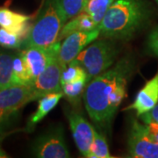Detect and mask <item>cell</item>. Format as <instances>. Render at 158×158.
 Returning <instances> with one entry per match:
<instances>
[{
    "instance_id": "obj_1",
    "label": "cell",
    "mask_w": 158,
    "mask_h": 158,
    "mask_svg": "<svg viewBox=\"0 0 158 158\" xmlns=\"http://www.w3.org/2000/svg\"><path fill=\"white\" fill-rule=\"evenodd\" d=\"M134 68L133 59L125 56L86 85L83 96L85 109L99 129H111L113 117L127 95Z\"/></svg>"
},
{
    "instance_id": "obj_2",
    "label": "cell",
    "mask_w": 158,
    "mask_h": 158,
    "mask_svg": "<svg viewBox=\"0 0 158 158\" xmlns=\"http://www.w3.org/2000/svg\"><path fill=\"white\" fill-rule=\"evenodd\" d=\"M148 18V11L142 0H114L98 26L99 36L115 40H129Z\"/></svg>"
},
{
    "instance_id": "obj_3",
    "label": "cell",
    "mask_w": 158,
    "mask_h": 158,
    "mask_svg": "<svg viewBox=\"0 0 158 158\" xmlns=\"http://www.w3.org/2000/svg\"><path fill=\"white\" fill-rule=\"evenodd\" d=\"M67 19L60 0H46L36 19L24 40L22 48L37 47L48 48L58 40Z\"/></svg>"
},
{
    "instance_id": "obj_4",
    "label": "cell",
    "mask_w": 158,
    "mask_h": 158,
    "mask_svg": "<svg viewBox=\"0 0 158 158\" xmlns=\"http://www.w3.org/2000/svg\"><path fill=\"white\" fill-rule=\"evenodd\" d=\"M118 52L115 40L102 38L92 41L79 54L76 60L87 73V84L113 66Z\"/></svg>"
},
{
    "instance_id": "obj_5",
    "label": "cell",
    "mask_w": 158,
    "mask_h": 158,
    "mask_svg": "<svg viewBox=\"0 0 158 158\" xmlns=\"http://www.w3.org/2000/svg\"><path fill=\"white\" fill-rule=\"evenodd\" d=\"M61 41H56V48L45 69L31 84L34 100H38L47 94L62 91L61 73L62 65L59 60Z\"/></svg>"
},
{
    "instance_id": "obj_6",
    "label": "cell",
    "mask_w": 158,
    "mask_h": 158,
    "mask_svg": "<svg viewBox=\"0 0 158 158\" xmlns=\"http://www.w3.org/2000/svg\"><path fill=\"white\" fill-rule=\"evenodd\" d=\"M32 101L31 85H14L0 90V130L20 108Z\"/></svg>"
},
{
    "instance_id": "obj_7",
    "label": "cell",
    "mask_w": 158,
    "mask_h": 158,
    "mask_svg": "<svg viewBox=\"0 0 158 158\" xmlns=\"http://www.w3.org/2000/svg\"><path fill=\"white\" fill-rule=\"evenodd\" d=\"M127 150L131 157L158 158V142L149 135L146 125L133 119L127 138Z\"/></svg>"
},
{
    "instance_id": "obj_8",
    "label": "cell",
    "mask_w": 158,
    "mask_h": 158,
    "mask_svg": "<svg viewBox=\"0 0 158 158\" xmlns=\"http://www.w3.org/2000/svg\"><path fill=\"white\" fill-rule=\"evenodd\" d=\"M33 154L39 158H68L70 156L61 126L54 127L39 136L33 145Z\"/></svg>"
},
{
    "instance_id": "obj_9",
    "label": "cell",
    "mask_w": 158,
    "mask_h": 158,
    "mask_svg": "<svg viewBox=\"0 0 158 158\" xmlns=\"http://www.w3.org/2000/svg\"><path fill=\"white\" fill-rule=\"evenodd\" d=\"M99 37L98 28L90 31H81L67 36L59 49V60L62 68L76 59L86 46Z\"/></svg>"
},
{
    "instance_id": "obj_10",
    "label": "cell",
    "mask_w": 158,
    "mask_h": 158,
    "mask_svg": "<svg viewBox=\"0 0 158 158\" xmlns=\"http://www.w3.org/2000/svg\"><path fill=\"white\" fill-rule=\"evenodd\" d=\"M66 116L68 118L74 141L79 152L82 156L89 158L95 128L89 123V121H87L80 113L76 111H67Z\"/></svg>"
},
{
    "instance_id": "obj_11",
    "label": "cell",
    "mask_w": 158,
    "mask_h": 158,
    "mask_svg": "<svg viewBox=\"0 0 158 158\" xmlns=\"http://www.w3.org/2000/svg\"><path fill=\"white\" fill-rule=\"evenodd\" d=\"M158 103V71L139 90L135 101L124 110H135L138 117L150 111Z\"/></svg>"
},
{
    "instance_id": "obj_12",
    "label": "cell",
    "mask_w": 158,
    "mask_h": 158,
    "mask_svg": "<svg viewBox=\"0 0 158 158\" xmlns=\"http://www.w3.org/2000/svg\"><path fill=\"white\" fill-rule=\"evenodd\" d=\"M56 43L48 48L29 47L21 50L22 56L27 63L33 78H36L47 67L56 48Z\"/></svg>"
},
{
    "instance_id": "obj_13",
    "label": "cell",
    "mask_w": 158,
    "mask_h": 158,
    "mask_svg": "<svg viewBox=\"0 0 158 158\" xmlns=\"http://www.w3.org/2000/svg\"><path fill=\"white\" fill-rule=\"evenodd\" d=\"M32 17L11 11L6 7H0V27L22 37H27L31 27Z\"/></svg>"
},
{
    "instance_id": "obj_14",
    "label": "cell",
    "mask_w": 158,
    "mask_h": 158,
    "mask_svg": "<svg viewBox=\"0 0 158 158\" xmlns=\"http://www.w3.org/2000/svg\"><path fill=\"white\" fill-rule=\"evenodd\" d=\"M62 97H63L62 91H59V92H53V93L47 94L38 99V106L34 114H32V116L29 118L27 127H26L27 131V132L33 131L35 125L40 122L56 106L58 102L60 101V99Z\"/></svg>"
},
{
    "instance_id": "obj_15",
    "label": "cell",
    "mask_w": 158,
    "mask_h": 158,
    "mask_svg": "<svg viewBox=\"0 0 158 158\" xmlns=\"http://www.w3.org/2000/svg\"><path fill=\"white\" fill-rule=\"evenodd\" d=\"M96 28H98V25L94 22L92 18L86 12L83 11L78 15L70 19L69 21L63 25L57 41H61L62 39H65L67 36L76 32L90 31Z\"/></svg>"
},
{
    "instance_id": "obj_16",
    "label": "cell",
    "mask_w": 158,
    "mask_h": 158,
    "mask_svg": "<svg viewBox=\"0 0 158 158\" xmlns=\"http://www.w3.org/2000/svg\"><path fill=\"white\" fill-rule=\"evenodd\" d=\"M14 55L0 49V90L16 85L12 70Z\"/></svg>"
},
{
    "instance_id": "obj_17",
    "label": "cell",
    "mask_w": 158,
    "mask_h": 158,
    "mask_svg": "<svg viewBox=\"0 0 158 158\" xmlns=\"http://www.w3.org/2000/svg\"><path fill=\"white\" fill-rule=\"evenodd\" d=\"M12 70L16 85H31L34 82V78L23 58L21 51L14 55Z\"/></svg>"
},
{
    "instance_id": "obj_18",
    "label": "cell",
    "mask_w": 158,
    "mask_h": 158,
    "mask_svg": "<svg viewBox=\"0 0 158 158\" xmlns=\"http://www.w3.org/2000/svg\"><path fill=\"white\" fill-rule=\"evenodd\" d=\"M81 80H87V73L77 61L74 59L72 62L62 68L61 73V85L68 83L78 82Z\"/></svg>"
},
{
    "instance_id": "obj_19",
    "label": "cell",
    "mask_w": 158,
    "mask_h": 158,
    "mask_svg": "<svg viewBox=\"0 0 158 158\" xmlns=\"http://www.w3.org/2000/svg\"><path fill=\"white\" fill-rule=\"evenodd\" d=\"M87 80H81L75 83H68L62 85L63 97L66 98L73 106H79L81 98L84 96Z\"/></svg>"
},
{
    "instance_id": "obj_20",
    "label": "cell",
    "mask_w": 158,
    "mask_h": 158,
    "mask_svg": "<svg viewBox=\"0 0 158 158\" xmlns=\"http://www.w3.org/2000/svg\"><path fill=\"white\" fill-rule=\"evenodd\" d=\"M114 0H88L84 11L98 26Z\"/></svg>"
},
{
    "instance_id": "obj_21",
    "label": "cell",
    "mask_w": 158,
    "mask_h": 158,
    "mask_svg": "<svg viewBox=\"0 0 158 158\" xmlns=\"http://www.w3.org/2000/svg\"><path fill=\"white\" fill-rule=\"evenodd\" d=\"M113 157L109 151L107 141L106 137L95 129L93 141L90 148L89 158H111Z\"/></svg>"
},
{
    "instance_id": "obj_22",
    "label": "cell",
    "mask_w": 158,
    "mask_h": 158,
    "mask_svg": "<svg viewBox=\"0 0 158 158\" xmlns=\"http://www.w3.org/2000/svg\"><path fill=\"white\" fill-rule=\"evenodd\" d=\"M24 39L19 35L9 32L8 30L0 28V47L7 49L22 48Z\"/></svg>"
},
{
    "instance_id": "obj_23",
    "label": "cell",
    "mask_w": 158,
    "mask_h": 158,
    "mask_svg": "<svg viewBox=\"0 0 158 158\" xmlns=\"http://www.w3.org/2000/svg\"><path fill=\"white\" fill-rule=\"evenodd\" d=\"M87 1L88 0H60L67 21L84 11Z\"/></svg>"
},
{
    "instance_id": "obj_24",
    "label": "cell",
    "mask_w": 158,
    "mask_h": 158,
    "mask_svg": "<svg viewBox=\"0 0 158 158\" xmlns=\"http://www.w3.org/2000/svg\"><path fill=\"white\" fill-rule=\"evenodd\" d=\"M148 48L153 54L158 56V27H156L149 34L148 39Z\"/></svg>"
},
{
    "instance_id": "obj_25",
    "label": "cell",
    "mask_w": 158,
    "mask_h": 158,
    "mask_svg": "<svg viewBox=\"0 0 158 158\" xmlns=\"http://www.w3.org/2000/svg\"><path fill=\"white\" fill-rule=\"evenodd\" d=\"M141 120L144 124H148L150 122L158 123V103L155 107H153L150 111L144 113L140 116Z\"/></svg>"
},
{
    "instance_id": "obj_26",
    "label": "cell",
    "mask_w": 158,
    "mask_h": 158,
    "mask_svg": "<svg viewBox=\"0 0 158 158\" xmlns=\"http://www.w3.org/2000/svg\"><path fill=\"white\" fill-rule=\"evenodd\" d=\"M145 125L147 126L149 135H151V137L155 141L158 142V123L150 122V123H148V124Z\"/></svg>"
},
{
    "instance_id": "obj_27",
    "label": "cell",
    "mask_w": 158,
    "mask_h": 158,
    "mask_svg": "<svg viewBox=\"0 0 158 158\" xmlns=\"http://www.w3.org/2000/svg\"><path fill=\"white\" fill-rule=\"evenodd\" d=\"M9 157V156H7L6 152L2 148L1 145H0V158H6Z\"/></svg>"
},
{
    "instance_id": "obj_28",
    "label": "cell",
    "mask_w": 158,
    "mask_h": 158,
    "mask_svg": "<svg viewBox=\"0 0 158 158\" xmlns=\"http://www.w3.org/2000/svg\"><path fill=\"white\" fill-rule=\"evenodd\" d=\"M156 3H157V4H158V0H156Z\"/></svg>"
}]
</instances>
